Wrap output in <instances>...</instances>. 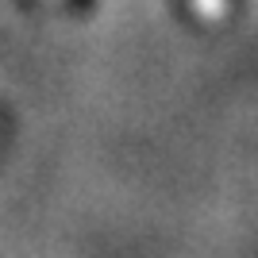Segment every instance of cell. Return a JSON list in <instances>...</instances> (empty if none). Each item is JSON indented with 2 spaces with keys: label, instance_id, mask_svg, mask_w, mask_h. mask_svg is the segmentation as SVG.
<instances>
[{
  "label": "cell",
  "instance_id": "cell-1",
  "mask_svg": "<svg viewBox=\"0 0 258 258\" xmlns=\"http://www.w3.org/2000/svg\"><path fill=\"white\" fill-rule=\"evenodd\" d=\"M197 8L205 12V16H220V12H224V0H197Z\"/></svg>",
  "mask_w": 258,
  "mask_h": 258
}]
</instances>
